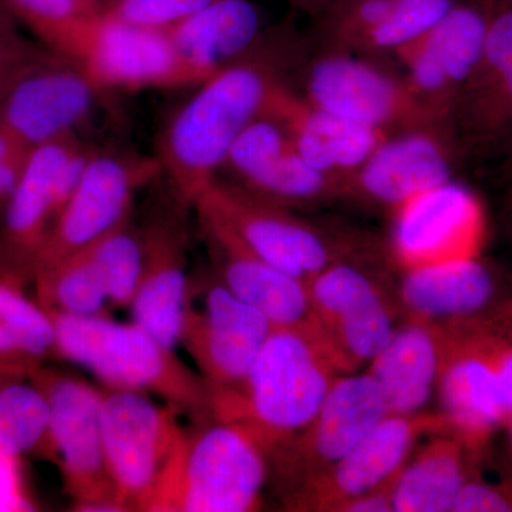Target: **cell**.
<instances>
[{"label": "cell", "instance_id": "ab89813d", "mask_svg": "<svg viewBox=\"0 0 512 512\" xmlns=\"http://www.w3.org/2000/svg\"><path fill=\"white\" fill-rule=\"evenodd\" d=\"M396 477L373 490L356 495L336 507L335 512H394L393 494Z\"/></svg>", "mask_w": 512, "mask_h": 512}, {"label": "cell", "instance_id": "5bb4252c", "mask_svg": "<svg viewBox=\"0 0 512 512\" xmlns=\"http://www.w3.org/2000/svg\"><path fill=\"white\" fill-rule=\"evenodd\" d=\"M57 56L76 63L99 87L144 89L192 83L164 30L140 28L106 10L87 16Z\"/></svg>", "mask_w": 512, "mask_h": 512}, {"label": "cell", "instance_id": "d6986e66", "mask_svg": "<svg viewBox=\"0 0 512 512\" xmlns=\"http://www.w3.org/2000/svg\"><path fill=\"white\" fill-rule=\"evenodd\" d=\"M490 8L483 0H458L433 28L393 55L410 89L444 124L483 53Z\"/></svg>", "mask_w": 512, "mask_h": 512}, {"label": "cell", "instance_id": "e0dca14e", "mask_svg": "<svg viewBox=\"0 0 512 512\" xmlns=\"http://www.w3.org/2000/svg\"><path fill=\"white\" fill-rule=\"evenodd\" d=\"M394 299L404 318L436 326L512 322V275L480 255L457 259L400 272Z\"/></svg>", "mask_w": 512, "mask_h": 512}, {"label": "cell", "instance_id": "83f0119b", "mask_svg": "<svg viewBox=\"0 0 512 512\" xmlns=\"http://www.w3.org/2000/svg\"><path fill=\"white\" fill-rule=\"evenodd\" d=\"M440 366L439 326L404 318L365 370L382 387L390 413L416 414L436 399Z\"/></svg>", "mask_w": 512, "mask_h": 512}, {"label": "cell", "instance_id": "1f68e13d", "mask_svg": "<svg viewBox=\"0 0 512 512\" xmlns=\"http://www.w3.org/2000/svg\"><path fill=\"white\" fill-rule=\"evenodd\" d=\"M113 308H130L143 272V241L138 229L124 221L86 247Z\"/></svg>", "mask_w": 512, "mask_h": 512}, {"label": "cell", "instance_id": "4316f807", "mask_svg": "<svg viewBox=\"0 0 512 512\" xmlns=\"http://www.w3.org/2000/svg\"><path fill=\"white\" fill-rule=\"evenodd\" d=\"M485 457L450 426L430 434L397 474L394 512H453L464 485L481 474Z\"/></svg>", "mask_w": 512, "mask_h": 512}, {"label": "cell", "instance_id": "8fae6325", "mask_svg": "<svg viewBox=\"0 0 512 512\" xmlns=\"http://www.w3.org/2000/svg\"><path fill=\"white\" fill-rule=\"evenodd\" d=\"M101 437L111 483L126 511H143L183 427L174 407L136 390H101Z\"/></svg>", "mask_w": 512, "mask_h": 512}, {"label": "cell", "instance_id": "7a4b0ae2", "mask_svg": "<svg viewBox=\"0 0 512 512\" xmlns=\"http://www.w3.org/2000/svg\"><path fill=\"white\" fill-rule=\"evenodd\" d=\"M282 82L266 57L248 55L200 84L175 114L161 141V163L171 200L188 212L227 161L232 144L264 114Z\"/></svg>", "mask_w": 512, "mask_h": 512}, {"label": "cell", "instance_id": "836d02e7", "mask_svg": "<svg viewBox=\"0 0 512 512\" xmlns=\"http://www.w3.org/2000/svg\"><path fill=\"white\" fill-rule=\"evenodd\" d=\"M13 18L28 25L53 52H59L77 23L104 9L100 0H0Z\"/></svg>", "mask_w": 512, "mask_h": 512}, {"label": "cell", "instance_id": "8d00e7d4", "mask_svg": "<svg viewBox=\"0 0 512 512\" xmlns=\"http://www.w3.org/2000/svg\"><path fill=\"white\" fill-rule=\"evenodd\" d=\"M20 458L0 456V512L35 510V501L26 487Z\"/></svg>", "mask_w": 512, "mask_h": 512}, {"label": "cell", "instance_id": "9c48e42d", "mask_svg": "<svg viewBox=\"0 0 512 512\" xmlns=\"http://www.w3.org/2000/svg\"><path fill=\"white\" fill-rule=\"evenodd\" d=\"M308 288L316 332L339 372H362L399 325L396 299L357 258L323 269Z\"/></svg>", "mask_w": 512, "mask_h": 512}, {"label": "cell", "instance_id": "ac0fdd59", "mask_svg": "<svg viewBox=\"0 0 512 512\" xmlns=\"http://www.w3.org/2000/svg\"><path fill=\"white\" fill-rule=\"evenodd\" d=\"M457 148L444 124L387 134L343 181V200L392 212L420 192L453 180Z\"/></svg>", "mask_w": 512, "mask_h": 512}, {"label": "cell", "instance_id": "cb8c5ba5", "mask_svg": "<svg viewBox=\"0 0 512 512\" xmlns=\"http://www.w3.org/2000/svg\"><path fill=\"white\" fill-rule=\"evenodd\" d=\"M185 214L170 198V207L154 214L141 229L143 272L130 305L133 322L171 349L180 345L191 281Z\"/></svg>", "mask_w": 512, "mask_h": 512}, {"label": "cell", "instance_id": "277c9868", "mask_svg": "<svg viewBox=\"0 0 512 512\" xmlns=\"http://www.w3.org/2000/svg\"><path fill=\"white\" fill-rule=\"evenodd\" d=\"M50 315L59 359L90 370L106 387L160 397L194 421L210 419V386L204 377L137 323L116 322L109 315Z\"/></svg>", "mask_w": 512, "mask_h": 512}, {"label": "cell", "instance_id": "60d3db41", "mask_svg": "<svg viewBox=\"0 0 512 512\" xmlns=\"http://www.w3.org/2000/svg\"><path fill=\"white\" fill-rule=\"evenodd\" d=\"M338 2L340 0H291L292 5L296 9L302 10L303 13L311 16L312 19Z\"/></svg>", "mask_w": 512, "mask_h": 512}, {"label": "cell", "instance_id": "603a6c76", "mask_svg": "<svg viewBox=\"0 0 512 512\" xmlns=\"http://www.w3.org/2000/svg\"><path fill=\"white\" fill-rule=\"evenodd\" d=\"M194 210L214 275L228 291L261 312L274 328H315L305 282L269 264L210 211Z\"/></svg>", "mask_w": 512, "mask_h": 512}, {"label": "cell", "instance_id": "f1b7e54d", "mask_svg": "<svg viewBox=\"0 0 512 512\" xmlns=\"http://www.w3.org/2000/svg\"><path fill=\"white\" fill-rule=\"evenodd\" d=\"M59 357L52 315L25 293V286L0 276V379L30 380Z\"/></svg>", "mask_w": 512, "mask_h": 512}, {"label": "cell", "instance_id": "ba28073f", "mask_svg": "<svg viewBox=\"0 0 512 512\" xmlns=\"http://www.w3.org/2000/svg\"><path fill=\"white\" fill-rule=\"evenodd\" d=\"M306 60L299 93L319 109L389 134L444 124L413 93L403 74L390 72L367 56L318 49Z\"/></svg>", "mask_w": 512, "mask_h": 512}, {"label": "cell", "instance_id": "5b68a950", "mask_svg": "<svg viewBox=\"0 0 512 512\" xmlns=\"http://www.w3.org/2000/svg\"><path fill=\"white\" fill-rule=\"evenodd\" d=\"M47 403L39 454L56 463L76 511H126L107 471L101 437V390L82 377L45 366L30 377Z\"/></svg>", "mask_w": 512, "mask_h": 512}, {"label": "cell", "instance_id": "9a60e30c", "mask_svg": "<svg viewBox=\"0 0 512 512\" xmlns=\"http://www.w3.org/2000/svg\"><path fill=\"white\" fill-rule=\"evenodd\" d=\"M390 214L387 248L400 272L480 255L483 205L454 178L414 195Z\"/></svg>", "mask_w": 512, "mask_h": 512}, {"label": "cell", "instance_id": "f35d334b", "mask_svg": "<svg viewBox=\"0 0 512 512\" xmlns=\"http://www.w3.org/2000/svg\"><path fill=\"white\" fill-rule=\"evenodd\" d=\"M29 151L0 130V221L19 183Z\"/></svg>", "mask_w": 512, "mask_h": 512}, {"label": "cell", "instance_id": "7402d4cb", "mask_svg": "<svg viewBox=\"0 0 512 512\" xmlns=\"http://www.w3.org/2000/svg\"><path fill=\"white\" fill-rule=\"evenodd\" d=\"M157 168L160 165L128 163L124 158L106 154L90 156L76 190L37 259L35 275L89 247L127 221L137 188Z\"/></svg>", "mask_w": 512, "mask_h": 512}, {"label": "cell", "instance_id": "d4e9b609", "mask_svg": "<svg viewBox=\"0 0 512 512\" xmlns=\"http://www.w3.org/2000/svg\"><path fill=\"white\" fill-rule=\"evenodd\" d=\"M264 113L282 124L306 163L336 177L355 173L389 134L319 109L285 82L276 84Z\"/></svg>", "mask_w": 512, "mask_h": 512}, {"label": "cell", "instance_id": "b9f144b4", "mask_svg": "<svg viewBox=\"0 0 512 512\" xmlns=\"http://www.w3.org/2000/svg\"><path fill=\"white\" fill-rule=\"evenodd\" d=\"M12 40H20L15 28V18L0 2V42H12Z\"/></svg>", "mask_w": 512, "mask_h": 512}, {"label": "cell", "instance_id": "4fadbf2b", "mask_svg": "<svg viewBox=\"0 0 512 512\" xmlns=\"http://www.w3.org/2000/svg\"><path fill=\"white\" fill-rule=\"evenodd\" d=\"M272 329L261 312L228 291L217 276H191L180 345L210 386H239Z\"/></svg>", "mask_w": 512, "mask_h": 512}, {"label": "cell", "instance_id": "d590c367", "mask_svg": "<svg viewBox=\"0 0 512 512\" xmlns=\"http://www.w3.org/2000/svg\"><path fill=\"white\" fill-rule=\"evenodd\" d=\"M453 512H512V474L505 468L498 481L483 474L471 478L458 495Z\"/></svg>", "mask_w": 512, "mask_h": 512}, {"label": "cell", "instance_id": "d6a6232c", "mask_svg": "<svg viewBox=\"0 0 512 512\" xmlns=\"http://www.w3.org/2000/svg\"><path fill=\"white\" fill-rule=\"evenodd\" d=\"M458 0H396L389 16L372 33L357 55H394L419 39L446 16Z\"/></svg>", "mask_w": 512, "mask_h": 512}, {"label": "cell", "instance_id": "8992f818", "mask_svg": "<svg viewBox=\"0 0 512 512\" xmlns=\"http://www.w3.org/2000/svg\"><path fill=\"white\" fill-rule=\"evenodd\" d=\"M197 207L224 221L269 264L306 285L328 266L359 254L356 238L330 232L289 208L218 178L202 192Z\"/></svg>", "mask_w": 512, "mask_h": 512}, {"label": "cell", "instance_id": "6da1fadb", "mask_svg": "<svg viewBox=\"0 0 512 512\" xmlns=\"http://www.w3.org/2000/svg\"><path fill=\"white\" fill-rule=\"evenodd\" d=\"M342 373L315 328H274L242 383L210 386V419L237 421L272 453L305 429Z\"/></svg>", "mask_w": 512, "mask_h": 512}, {"label": "cell", "instance_id": "7c38bea8", "mask_svg": "<svg viewBox=\"0 0 512 512\" xmlns=\"http://www.w3.org/2000/svg\"><path fill=\"white\" fill-rule=\"evenodd\" d=\"M446 127L461 163L512 160V0L491 5L483 53Z\"/></svg>", "mask_w": 512, "mask_h": 512}, {"label": "cell", "instance_id": "30bf717a", "mask_svg": "<svg viewBox=\"0 0 512 512\" xmlns=\"http://www.w3.org/2000/svg\"><path fill=\"white\" fill-rule=\"evenodd\" d=\"M387 414L382 387L366 370L339 376L308 426L269 454L282 501L348 456Z\"/></svg>", "mask_w": 512, "mask_h": 512}, {"label": "cell", "instance_id": "ee69618b", "mask_svg": "<svg viewBox=\"0 0 512 512\" xmlns=\"http://www.w3.org/2000/svg\"><path fill=\"white\" fill-rule=\"evenodd\" d=\"M503 431L505 433V437H507V470L512 474V417L507 421V424H505Z\"/></svg>", "mask_w": 512, "mask_h": 512}, {"label": "cell", "instance_id": "44dd1931", "mask_svg": "<svg viewBox=\"0 0 512 512\" xmlns=\"http://www.w3.org/2000/svg\"><path fill=\"white\" fill-rule=\"evenodd\" d=\"M55 60L32 67L0 96V130L26 150L70 136L100 89L79 67Z\"/></svg>", "mask_w": 512, "mask_h": 512}, {"label": "cell", "instance_id": "ffe728a7", "mask_svg": "<svg viewBox=\"0 0 512 512\" xmlns=\"http://www.w3.org/2000/svg\"><path fill=\"white\" fill-rule=\"evenodd\" d=\"M224 167L241 187L282 207L308 208L343 200V181L303 160L282 124L268 114L239 134Z\"/></svg>", "mask_w": 512, "mask_h": 512}, {"label": "cell", "instance_id": "7bdbcfd3", "mask_svg": "<svg viewBox=\"0 0 512 512\" xmlns=\"http://www.w3.org/2000/svg\"><path fill=\"white\" fill-rule=\"evenodd\" d=\"M512 163V160H511ZM505 227H507L508 235L512 239V168L510 185H508L507 197H505V208H504Z\"/></svg>", "mask_w": 512, "mask_h": 512}, {"label": "cell", "instance_id": "2e32d148", "mask_svg": "<svg viewBox=\"0 0 512 512\" xmlns=\"http://www.w3.org/2000/svg\"><path fill=\"white\" fill-rule=\"evenodd\" d=\"M450 426L440 412L390 413L335 466L284 500L289 511L335 512L350 498L392 480L430 434Z\"/></svg>", "mask_w": 512, "mask_h": 512}, {"label": "cell", "instance_id": "f546056e", "mask_svg": "<svg viewBox=\"0 0 512 512\" xmlns=\"http://www.w3.org/2000/svg\"><path fill=\"white\" fill-rule=\"evenodd\" d=\"M33 284L36 301L55 315L104 316L111 306L86 248L37 272Z\"/></svg>", "mask_w": 512, "mask_h": 512}, {"label": "cell", "instance_id": "e575fe53", "mask_svg": "<svg viewBox=\"0 0 512 512\" xmlns=\"http://www.w3.org/2000/svg\"><path fill=\"white\" fill-rule=\"evenodd\" d=\"M215 0H110L104 10L140 28L165 30L207 8Z\"/></svg>", "mask_w": 512, "mask_h": 512}, {"label": "cell", "instance_id": "74e56055", "mask_svg": "<svg viewBox=\"0 0 512 512\" xmlns=\"http://www.w3.org/2000/svg\"><path fill=\"white\" fill-rule=\"evenodd\" d=\"M53 57L36 52L22 39L12 42H0V96L12 86L23 73L37 64Z\"/></svg>", "mask_w": 512, "mask_h": 512}, {"label": "cell", "instance_id": "52a82bcc", "mask_svg": "<svg viewBox=\"0 0 512 512\" xmlns=\"http://www.w3.org/2000/svg\"><path fill=\"white\" fill-rule=\"evenodd\" d=\"M90 154L72 137L29 151L25 167L0 221V276L26 286L39 255L84 173Z\"/></svg>", "mask_w": 512, "mask_h": 512}, {"label": "cell", "instance_id": "f6af8a7d", "mask_svg": "<svg viewBox=\"0 0 512 512\" xmlns=\"http://www.w3.org/2000/svg\"><path fill=\"white\" fill-rule=\"evenodd\" d=\"M483 2L487 3L488 6H491L495 2V0H483Z\"/></svg>", "mask_w": 512, "mask_h": 512}, {"label": "cell", "instance_id": "4dcf8cb0", "mask_svg": "<svg viewBox=\"0 0 512 512\" xmlns=\"http://www.w3.org/2000/svg\"><path fill=\"white\" fill-rule=\"evenodd\" d=\"M47 403L35 384L0 379V456L39 453L47 430Z\"/></svg>", "mask_w": 512, "mask_h": 512}, {"label": "cell", "instance_id": "3957f363", "mask_svg": "<svg viewBox=\"0 0 512 512\" xmlns=\"http://www.w3.org/2000/svg\"><path fill=\"white\" fill-rule=\"evenodd\" d=\"M268 478V453L251 430L237 421H195V429H183L143 511H259Z\"/></svg>", "mask_w": 512, "mask_h": 512}, {"label": "cell", "instance_id": "484cf974", "mask_svg": "<svg viewBox=\"0 0 512 512\" xmlns=\"http://www.w3.org/2000/svg\"><path fill=\"white\" fill-rule=\"evenodd\" d=\"M192 83H204L261 42L262 13L252 0H215L165 29Z\"/></svg>", "mask_w": 512, "mask_h": 512}]
</instances>
